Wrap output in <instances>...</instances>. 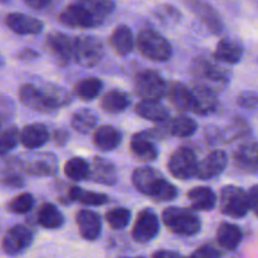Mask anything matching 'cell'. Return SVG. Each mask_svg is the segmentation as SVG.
Instances as JSON below:
<instances>
[{"instance_id":"1","label":"cell","mask_w":258,"mask_h":258,"mask_svg":"<svg viewBox=\"0 0 258 258\" xmlns=\"http://www.w3.org/2000/svg\"><path fill=\"white\" fill-rule=\"evenodd\" d=\"M131 181L136 190L158 203L174 201L179 194L175 185L169 183L156 169L150 166L135 169L131 174Z\"/></svg>"},{"instance_id":"2","label":"cell","mask_w":258,"mask_h":258,"mask_svg":"<svg viewBox=\"0 0 258 258\" xmlns=\"http://www.w3.org/2000/svg\"><path fill=\"white\" fill-rule=\"evenodd\" d=\"M136 47L143 57L153 62H168L173 55V47L164 35L153 28L145 27L136 37Z\"/></svg>"},{"instance_id":"3","label":"cell","mask_w":258,"mask_h":258,"mask_svg":"<svg viewBox=\"0 0 258 258\" xmlns=\"http://www.w3.org/2000/svg\"><path fill=\"white\" fill-rule=\"evenodd\" d=\"M191 73L197 80V85L206 86L214 92L228 83V75L224 68L218 64V60L208 55H201L193 60Z\"/></svg>"},{"instance_id":"4","label":"cell","mask_w":258,"mask_h":258,"mask_svg":"<svg viewBox=\"0 0 258 258\" xmlns=\"http://www.w3.org/2000/svg\"><path fill=\"white\" fill-rule=\"evenodd\" d=\"M163 223L173 233L181 237L196 236L201 232L202 221L191 209L169 207L161 214Z\"/></svg>"},{"instance_id":"5","label":"cell","mask_w":258,"mask_h":258,"mask_svg":"<svg viewBox=\"0 0 258 258\" xmlns=\"http://www.w3.org/2000/svg\"><path fill=\"white\" fill-rule=\"evenodd\" d=\"M135 93L146 101H160L166 95L168 85L156 71L143 70L134 78Z\"/></svg>"},{"instance_id":"6","label":"cell","mask_w":258,"mask_h":258,"mask_svg":"<svg viewBox=\"0 0 258 258\" xmlns=\"http://www.w3.org/2000/svg\"><path fill=\"white\" fill-rule=\"evenodd\" d=\"M105 54L102 42L91 35L73 38V60L82 67H95Z\"/></svg>"},{"instance_id":"7","label":"cell","mask_w":258,"mask_h":258,"mask_svg":"<svg viewBox=\"0 0 258 258\" xmlns=\"http://www.w3.org/2000/svg\"><path fill=\"white\" fill-rule=\"evenodd\" d=\"M219 209L227 217L236 219L243 218L249 211L247 193L239 186H224L219 197Z\"/></svg>"},{"instance_id":"8","label":"cell","mask_w":258,"mask_h":258,"mask_svg":"<svg viewBox=\"0 0 258 258\" xmlns=\"http://www.w3.org/2000/svg\"><path fill=\"white\" fill-rule=\"evenodd\" d=\"M58 19H59L60 24H63L64 27L82 28V29L98 27L103 23L102 19H100L88 8H86L85 5L78 2L67 5L60 12Z\"/></svg>"},{"instance_id":"9","label":"cell","mask_w":258,"mask_h":258,"mask_svg":"<svg viewBox=\"0 0 258 258\" xmlns=\"http://www.w3.org/2000/svg\"><path fill=\"white\" fill-rule=\"evenodd\" d=\"M198 165L197 155L190 148L180 146L171 154L168 161V168L171 175L180 180H189L194 178Z\"/></svg>"},{"instance_id":"10","label":"cell","mask_w":258,"mask_h":258,"mask_svg":"<svg viewBox=\"0 0 258 258\" xmlns=\"http://www.w3.org/2000/svg\"><path fill=\"white\" fill-rule=\"evenodd\" d=\"M19 100L25 107L38 112L52 113L58 110L48 97L44 88L34 83H25L19 88Z\"/></svg>"},{"instance_id":"11","label":"cell","mask_w":258,"mask_h":258,"mask_svg":"<svg viewBox=\"0 0 258 258\" xmlns=\"http://www.w3.org/2000/svg\"><path fill=\"white\" fill-rule=\"evenodd\" d=\"M33 239H34V234H33L32 229L22 226V224H17L8 229L7 233L4 234L2 241V248L4 253L9 254V256H15V254L24 252L33 243Z\"/></svg>"},{"instance_id":"12","label":"cell","mask_w":258,"mask_h":258,"mask_svg":"<svg viewBox=\"0 0 258 258\" xmlns=\"http://www.w3.org/2000/svg\"><path fill=\"white\" fill-rule=\"evenodd\" d=\"M160 231L159 218L151 209H144L138 214L135 224L131 231V237L135 242L146 243L158 236Z\"/></svg>"},{"instance_id":"13","label":"cell","mask_w":258,"mask_h":258,"mask_svg":"<svg viewBox=\"0 0 258 258\" xmlns=\"http://www.w3.org/2000/svg\"><path fill=\"white\" fill-rule=\"evenodd\" d=\"M23 171L33 176H53L58 171V159L52 153H38L29 161L19 160Z\"/></svg>"},{"instance_id":"14","label":"cell","mask_w":258,"mask_h":258,"mask_svg":"<svg viewBox=\"0 0 258 258\" xmlns=\"http://www.w3.org/2000/svg\"><path fill=\"white\" fill-rule=\"evenodd\" d=\"M228 164V156L223 150H214L209 153L202 161L197 165L196 175L201 180H209L216 176L221 175L227 168Z\"/></svg>"},{"instance_id":"15","label":"cell","mask_w":258,"mask_h":258,"mask_svg":"<svg viewBox=\"0 0 258 258\" xmlns=\"http://www.w3.org/2000/svg\"><path fill=\"white\" fill-rule=\"evenodd\" d=\"M45 45L53 57L62 66L73 60V38L60 32H50L45 39Z\"/></svg>"},{"instance_id":"16","label":"cell","mask_w":258,"mask_h":258,"mask_svg":"<svg viewBox=\"0 0 258 258\" xmlns=\"http://www.w3.org/2000/svg\"><path fill=\"white\" fill-rule=\"evenodd\" d=\"M155 138L150 131H140L134 134L130 141V150L139 160L153 163L159 155L158 148L154 143Z\"/></svg>"},{"instance_id":"17","label":"cell","mask_w":258,"mask_h":258,"mask_svg":"<svg viewBox=\"0 0 258 258\" xmlns=\"http://www.w3.org/2000/svg\"><path fill=\"white\" fill-rule=\"evenodd\" d=\"M233 163L238 170L247 174L258 173V143L244 141L233 153Z\"/></svg>"},{"instance_id":"18","label":"cell","mask_w":258,"mask_h":258,"mask_svg":"<svg viewBox=\"0 0 258 258\" xmlns=\"http://www.w3.org/2000/svg\"><path fill=\"white\" fill-rule=\"evenodd\" d=\"M4 22L12 32L19 35H35L43 30V23L39 19L23 13H10Z\"/></svg>"},{"instance_id":"19","label":"cell","mask_w":258,"mask_h":258,"mask_svg":"<svg viewBox=\"0 0 258 258\" xmlns=\"http://www.w3.org/2000/svg\"><path fill=\"white\" fill-rule=\"evenodd\" d=\"M76 223L81 237L86 241H95L100 237L102 222L100 214L96 212L82 209L76 214Z\"/></svg>"},{"instance_id":"20","label":"cell","mask_w":258,"mask_h":258,"mask_svg":"<svg viewBox=\"0 0 258 258\" xmlns=\"http://www.w3.org/2000/svg\"><path fill=\"white\" fill-rule=\"evenodd\" d=\"M90 179L102 185H115L117 183V171L110 160L101 156H95L90 164Z\"/></svg>"},{"instance_id":"21","label":"cell","mask_w":258,"mask_h":258,"mask_svg":"<svg viewBox=\"0 0 258 258\" xmlns=\"http://www.w3.org/2000/svg\"><path fill=\"white\" fill-rule=\"evenodd\" d=\"M48 141H49V131L43 123H29L20 130V144L28 150H37L43 148Z\"/></svg>"},{"instance_id":"22","label":"cell","mask_w":258,"mask_h":258,"mask_svg":"<svg viewBox=\"0 0 258 258\" xmlns=\"http://www.w3.org/2000/svg\"><path fill=\"white\" fill-rule=\"evenodd\" d=\"M193 93V112L206 116L214 112L218 107L217 92L202 85H196L191 90Z\"/></svg>"},{"instance_id":"23","label":"cell","mask_w":258,"mask_h":258,"mask_svg":"<svg viewBox=\"0 0 258 258\" xmlns=\"http://www.w3.org/2000/svg\"><path fill=\"white\" fill-rule=\"evenodd\" d=\"M166 96L176 110L193 112V93L186 85L178 81L170 82L166 90Z\"/></svg>"},{"instance_id":"24","label":"cell","mask_w":258,"mask_h":258,"mask_svg":"<svg viewBox=\"0 0 258 258\" xmlns=\"http://www.w3.org/2000/svg\"><path fill=\"white\" fill-rule=\"evenodd\" d=\"M108 43H110V47L112 48L116 54L125 57L133 52L135 39H134V34L130 28L127 25L121 24L117 25L111 33Z\"/></svg>"},{"instance_id":"25","label":"cell","mask_w":258,"mask_h":258,"mask_svg":"<svg viewBox=\"0 0 258 258\" xmlns=\"http://www.w3.org/2000/svg\"><path fill=\"white\" fill-rule=\"evenodd\" d=\"M122 134L120 130L111 125L100 126L95 130L92 136V141L98 150L112 151L121 144Z\"/></svg>"},{"instance_id":"26","label":"cell","mask_w":258,"mask_h":258,"mask_svg":"<svg viewBox=\"0 0 258 258\" xmlns=\"http://www.w3.org/2000/svg\"><path fill=\"white\" fill-rule=\"evenodd\" d=\"M242 55H243L242 45L236 40L224 38V39L219 40L218 44H217L213 58L218 62L236 64L242 59Z\"/></svg>"},{"instance_id":"27","label":"cell","mask_w":258,"mask_h":258,"mask_svg":"<svg viewBox=\"0 0 258 258\" xmlns=\"http://www.w3.org/2000/svg\"><path fill=\"white\" fill-rule=\"evenodd\" d=\"M186 197L194 211H212L217 204L216 193L209 186H196L188 191Z\"/></svg>"},{"instance_id":"28","label":"cell","mask_w":258,"mask_h":258,"mask_svg":"<svg viewBox=\"0 0 258 258\" xmlns=\"http://www.w3.org/2000/svg\"><path fill=\"white\" fill-rule=\"evenodd\" d=\"M135 112L145 120L158 123L165 122L169 117L168 108L160 101L141 100L140 102L136 103Z\"/></svg>"},{"instance_id":"29","label":"cell","mask_w":258,"mask_h":258,"mask_svg":"<svg viewBox=\"0 0 258 258\" xmlns=\"http://www.w3.org/2000/svg\"><path fill=\"white\" fill-rule=\"evenodd\" d=\"M191 8H193L194 13L199 17V19L207 25V28L213 34H221L222 30H223V23L211 5L201 2V0H193Z\"/></svg>"},{"instance_id":"30","label":"cell","mask_w":258,"mask_h":258,"mask_svg":"<svg viewBox=\"0 0 258 258\" xmlns=\"http://www.w3.org/2000/svg\"><path fill=\"white\" fill-rule=\"evenodd\" d=\"M67 199H70V202H78V203L88 207L105 206L110 202V197L106 196V194L85 190V189L78 188V186H70L68 188Z\"/></svg>"},{"instance_id":"31","label":"cell","mask_w":258,"mask_h":258,"mask_svg":"<svg viewBox=\"0 0 258 258\" xmlns=\"http://www.w3.org/2000/svg\"><path fill=\"white\" fill-rule=\"evenodd\" d=\"M242 241V231L237 224L222 223L217 231V242L222 248L234 251Z\"/></svg>"},{"instance_id":"32","label":"cell","mask_w":258,"mask_h":258,"mask_svg":"<svg viewBox=\"0 0 258 258\" xmlns=\"http://www.w3.org/2000/svg\"><path fill=\"white\" fill-rule=\"evenodd\" d=\"M166 133L175 138H189L193 135L198 128V123L196 120L185 115L175 116L173 120L165 121Z\"/></svg>"},{"instance_id":"33","label":"cell","mask_w":258,"mask_h":258,"mask_svg":"<svg viewBox=\"0 0 258 258\" xmlns=\"http://www.w3.org/2000/svg\"><path fill=\"white\" fill-rule=\"evenodd\" d=\"M37 223L45 229H58L64 223V217L52 203H44L37 214Z\"/></svg>"},{"instance_id":"34","label":"cell","mask_w":258,"mask_h":258,"mask_svg":"<svg viewBox=\"0 0 258 258\" xmlns=\"http://www.w3.org/2000/svg\"><path fill=\"white\" fill-rule=\"evenodd\" d=\"M131 97L123 91L113 90L105 93L101 100V108L108 113H118L125 111L130 106Z\"/></svg>"},{"instance_id":"35","label":"cell","mask_w":258,"mask_h":258,"mask_svg":"<svg viewBox=\"0 0 258 258\" xmlns=\"http://www.w3.org/2000/svg\"><path fill=\"white\" fill-rule=\"evenodd\" d=\"M98 117L90 108H82L78 110L71 116V126L77 133L87 135L97 125Z\"/></svg>"},{"instance_id":"36","label":"cell","mask_w":258,"mask_h":258,"mask_svg":"<svg viewBox=\"0 0 258 258\" xmlns=\"http://www.w3.org/2000/svg\"><path fill=\"white\" fill-rule=\"evenodd\" d=\"M103 88L102 81L95 77L83 78L75 85V95L82 101H93Z\"/></svg>"},{"instance_id":"37","label":"cell","mask_w":258,"mask_h":258,"mask_svg":"<svg viewBox=\"0 0 258 258\" xmlns=\"http://www.w3.org/2000/svg\"><path fill=\"white\" fill-rule=\"evenodd\" d=\"M64 174L73 181H82L90 179V164L82 158H72L66 163Z\"/></svg>"},{"instance_id":"38","label":"cell","mask_w":258,"mask_h":258,"mask_svg":"<svg viewBox=\"0 0 258 258\" xmlns=\"http://www.w3.org/2000/svg\"><path fill=\"white\" fill-rule=\"evenodd\" d=\"M105 219L112 229H125L130 224L131 211L127 208H113L105 214Z\"/></svg>"},{"instance_id":"39","label":"cell","mask_w":258,"mask_h":258,"mask_svg":"<svg viewBox=\"0 0 258 258\" xmlns=\"http://www.w3.org/2000/svg\"><path fill=\"white\" fill-rule=\"evenodd\" d=\"M33 206H34V198L32 194L22 193L8 202L7 209L13 214H25L32 211Z\"/></svg>"},{"instance_id":"40","label":"cell","mask_w":258,"mask_h":258,"mask_svg":"<svg viewBox=\"0 0 258 258\" xmlns=\"http://www.w3.org/2000/svg\"><path fill=\"white\" fill-rule=\"evenodd\" d=\"M82 5L91 10L95 15L105 22L106 17L110 15L115 9V2L113 0H78Z\"/></svg>"},{"instance_id":"41","label":"cell","mask_w":258,"mask_h":258,"mask_svg":"<svg viewBox=\"0 0 258 258\" xmlns=\"http://www.w3.org/2000/svg\"><path fill=\"white\" fill-rule=\"evenodd\" d=\"M20 143V131L15 126H10L0 134V158L7 155Z\"/></svg>"},{"instance_id":"42","label":"cell","mask_w":258,"mask_h":258,"mask_svg":"<svg viewBox=\"0 0 258 258\" xmlns=\"http://www.w3.org/2000/svg\"><path fill=\"white\" fill-rule=\"evenodd\" d=\"M43 88L45 90V92H47L48 97L50 98L53 105H54L57 108L63 107V106H67L68 103H71V101H72V96H71L63 87L48 83V85L43 86Z\"/></svg>"},{"instance_id":"43","label":"cell","mask_w":258,"mask_h":258,"mask_svg":"<svg viewBox=\"0 0 258 258\" xmlns=\"http://www.w3.org/2000/svg\"><path fill=\"white\" fill-rule=\"evenodd\" d=\"M155 17L163 23L169 24V23H178L181 15L176 8L171 7V5H161V7L156 8Z\"/></svg>"},{"instance_id":"44","label":"cell","mask_w":258,"mask_h":258,"mask_svg":"<svg viewBox=\"0 0 258 258\" xmlns=\"http://www.w3.org/2000/svg\"><path fill=\"white\" fill-rule=\"evenodd\" d=\"M237 105L246 110H257L258 108V93L253 91H243L237 97Z\"/></svg>"},{"instance_id":"45","label":"cell","mask_w":258,"mask_h":258,"mask_svg":"<svg viewBox=\"0 0 258 258\" xmlns=\"http://www.w3.org/2000/svg\"><path fill=\"white\" fill-rule=\"evenodd\" d=\"M248 125H247L243 118H234L233 123L231 125L229 130L227 131V135L224 138L228 139V140L242 138V136H246L248 134Z\"/></svg>"},{"instance_id":"46","label":"cell","mask_w":258,"mask_h":258,"mask_svg":"<svg viewBox=\"0 0 258 258\" xmlns=\"http://www.w3.org/2000/svg\"><path fill=\"white\" fill-rule=\"evenodd\" d=\"M17 169H14V171H8L4 175V178L2 179L3 184L10 188H20V186L24 185V179L20 175V170L15 171Z\"/></svg>"},{"instance_id":"47","label":"cell","mask_w":258,"mask_h":258,"mask_svg":"<svg viewBox=\"0 0 258 258\" xmlns=\"http://www.w3.org/2000/svg\"><path fill=\"white\" fill-rule=\"evenodd\" d=\"M193 258H222V253L219 252V249H217L216 247L212 246V244H203L202 247H199L193 254Z\"/></svg>"},{"instance_id":"48","label":"cell","mask_w":258,"mask_h":258,"mask_svg":"<svg viewBox=\"0 0 258 258\" xmlns=\"http://www.w3.org/2000/svg\"><path fill=\"white\" fill-rule=\"evenodd\" d=\"M247 198H248L249 209L258 217V184L251 186L247 193Z\"/></svg>"},{"instance_id":"49","label":"cell","mask_w":258,"mask_h":258,"mask_svg":"<svg viewBox=\"0 0 258 258\" xmlns=\"http://www.w3.org/2000/svg\"><path fill=\"white\" fill-rule=\"evenodd\" d=\"M52 139L58 146H64L70 139V133L66 128H57V130L53 131Z\"/></svg>"},{"instance_id":"50","label":"cell","mask_w":258,"mask_h":258,"mask_svg":"<svg viewBox=\"0 0 258 258\" xmlns=\"http://www.w3.org/2000/svg\"><path fill=\"white\" fill-rule=\"evenodd\" d=\"M23 2L33 9H43V8L48 7L52 0H23Z\"/></svg>"},{"instance_id":"51","label":"cell","mask_w":258,"mask_h":258,"mask_svg":"<svg viewBox=\"0 0 258 258\" xmlns=\"http://www.w3.org/2000/svg\"><path fill=\"white\" fill-rule=\"evenodd\" d=\"M153 258H183L178 252L174 251H165V249H161L154 253Z\"/></svg>"},{"instance_id":"52","label":"cell","mask_w":258,"mask_h":258,"mask_svg":"<svg viewBox=\"0 0 258 258\" xmlns=\"http://www.w3.org/2000/svg\"><path fill=\"white\" fill-rule=\"evenodd\" d=\"M37 57H38V53L35 52L34 49H32V48H25V49H23L22 52L19 53V58L24 60L35 59Z\"/></svg>"},{"instance_id":"53","label":"cell","mask_w":258,"mask_h":258,"mask_svg":"<svg viewBox=\"0 0 258 258\" xmlns=\"http://www.w3.org/2000/svg\"><path fill=\"white\" fill-rule=\"evenodd\" d=\"M3 66H4V58H3V55L0 54V68H2Z\"/></svg>"},{"instance_id":"54","label":"cell","mask_w":258,"mask_h":258,"mask_svg":"<svg viewBox=\"0 0 258 258\" xmlns=\"http://www.w3.org/2000/svg\"><path fill=\"white\" fill-rule=\"evenodd\" d=\"M125 258H128V257H125ZM133 258H144V257H133Z\"/></svg>"},{"instance_id":"55","label":"cell","mask_w":258,"mask_h":258,"mask_svg":"<svg viewBox=\"0 0 258 258\" xmlns=\"http://www.w3.org/2000/svg\"><path fill=\"white\" fill-rule=\"evenodd\" d=\"M186 258H193V257H191V256H190V257H186Z\"/></svg>"}]
</instances>
